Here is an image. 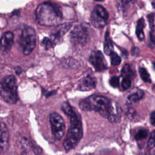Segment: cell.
Returning a JSON list of instances; mask_svg holds the SVG:
<instances>
[{"label":"cell","instance_id":"d6986e66","mask_svg":"<svg viewBox=\"0 0 155 155\" xmlns=\"http://www.w3.org/2000/svg\"><path fill=\"white\" fill-rule=\"evenodd\" d=\"M110 56L111 64L113 66H117L120 64L121 59L117 53H116L115 52H113L110 54Z\"/></svg>","mask_w":155,"mask_h":155},{"label":"cell","instance_id":"5b68a950","mask_svg":"<svg viewBox=\"0 0 155 155\" xmlns=\"http://www.w3.org/2000/svg\"><path fill=\"white\" fill-rule=\"evenodd\" d=\"M36 42L35 30L29 26H24L19 35L18 43L25 55L30 54L35 47Z\"/></svg>","mask_w":155,"mask_h":155},{"label":"cell","instance_id":"6da1fadb","mask_svg":"<svg viewBox=\"0 0 155 155\" xmlns=\"http://www.w3.org/2000/svg\"><path fill=\"white\" fill-rule=\"evenodd\" d=\"M79 107L83 111H95L111 122H117L121 117V109L110 99L101 95H92L82 99Z\"/></svg>","mask_w":155,"mask_h":155},{"label":"cell","instance_id":"cb8c5ba5","mask_svg":"<svg viewBox=\"0 0 155 155\" xmlns=\"http://www.w3.org/2000/svg\"><path fill=\"white\" fill-rule=\"evenodd\" d=\"M148 145L150 148H153L154 147V131H153L150 134V137L148 142Z\"/></svg>","mask_w":155,"mask_h":155},{"label":"cell","instance_id":"484cf974","mask_svg":"<svg viewBox=\"0 0 155 155\" xmlns=\"http://www.w3.org/2000/svg\"><path fill=\"white\" fill-rule=\"evenodd\" d=\"M154 121H155V115H154V111H153L150 115V122L153 125H154Z\"/></svg>","mask_w":155,"mask_h":155},{"label":"cell","instance_id":"e0dca14e","mask_svg":"<svg viewBox=\"0 0 155 155\" xmlns=\"http://www.w3.org/2000/svg\"><path fill=\"white\" fill-rule=\"evenodd\" d=\"M121 75L124 78L128 77L131 78V77L134 76V73L128 64H125L121 70Z\"/></svg>","mask_w":155,"mask_h":155},{"label":"cell","instance_id":"277c9868","mask_svg":"<svg viewBox=\"0 0 155 155\" xmlns=\"http://www.w3.org/2000/svg\"><path fill=\"white\" fill-rule=\"evenodd\" d=\"M0 95L4 101L14 104L18 101L16 78L13 75L5 76L0 82Z\"/></svg>","mask_w":155,"mask_h":155},{"label":"cell","instance_id":"44dd1931","mask_svg":"<svg viewBox=\"0 0 155 155\" xmlns=\"http://www.w3.org/2000/svg\"><path fill=\"white\" fill-rule=\"evenodd\" d=\"M131 85V79L128 77H124L121 83V87L123 90H127Z\"/></svg>","mask_w":155,"mask_h":155},{"label":"cell","instance_id":"ac0fdd59","mask_svg":"<svg viewBox=\"0 0 155 155\" xmlns=\"http://www.w3.org/2000/svg\"><path fill=\"white\" fill-rule=\"evenodd\" d=\"M139 73L141 79L145 82H151V78L150 74L147 70L143 67H139Z\"/></svg>","mask_w":155,"mask_h":155},{"label":"cell","instance_id":"9c48e42d","mask_svg":"<svg viewBox=\"0 0 155 155\" xmlns=\"http://www.w3.org/2000/svg\"><path fill=\"white\" fill-rule=\"evenodd\" d=\"M89 62L96 71H97L105 70L107 67V63L105 58L102 53L99 50L91 51L89 57Z\"/></svg>","mask_w":155,"mask_h":155},{"label":"cell","instance_id":"4316f807","mask_svg":"<svg viewBox=\"0 0 155 155\" xmlns=\"http://www.w3.org/2000/svg\"><path fill=\"white\" fill-rule=\"evenodd\" d=\"M94 1H98V2H102V1H103L104 0H94Z\"/></svg>","mask_w":155,"mask_h":155},{"label":"cell","instance_id":"52a82bcc","mask_svg":"<svg viewBox=\"0 0 155 155\" xmlns=\"http://www.w3.org/2000/svg\"><path fill=\"white\" fill-rule=\"evenodd\" d=\"M108 18L107 11L102 5H96L91 13L90 21L91 25L95 28H102L106 24Z\"/></svg>","mask_w":155,"mask_h":155},{"label":"cell","instance_id":"d4e9b609","mask_svg":"<svg viewBox=\"0 0 155 155\" xmlns=\"http://www.w3.org/2000/svg\"><path fill=\"white\" fill-rule=\"evenodd\" d=\"M148 19L150 23V28H151V31H154V16L153 13H151L148 15Z\"/></svg>","mask_w":155,"mask_h":155},{"label":"cell","instance_id":"7a4b0ae2","mask_svg":"<svg viewBox=\"0 0 155 155\" xmlns=\"http://www.w3.org/2000/svg\"><path fill=\"white\" fill-rule=\"evenodd\" d=\"M64 113L69 116L70 126L67 136L64 139L63 145L66 150L74 148L82 137V126L79 114L67 102L62 105Z\"/></svg>","mask_w":155,"mask_h":155},{"label":"cell","instance_id":"7c38bea8","mask_svg":"<svg viewBox=\"0 0 155 155\" xmlns=\"http://www.w3.org/2000/svg\"><path fill=\"white\" fill-rule=\"evenodd\" d=\"M96 84V79L91 76H88L82 78L79 82L78 85V90L82 91H90L94 88Z\"/></svg>","mask_w":155,"mask_h":155},{"label":"cell","instance_id":"ba28073f","mask_svg":"<svg viewBox=\"0 0 155 155\" xmlns=\"http://www.w3.org/2000/svg\"><path fill=\"white\" fill-rule=\"evenodd\" d=\"M88 37V31L82 24L76 25L70 34L71 42L75 45L82 46L86 44Z\"/></svg>","mask_w":155,"mask_h":155},{"label":"cell","instance_id":"ffe728a7","mask_svg":"<svg viewBox=\"0 0 155 155\" xmlns=\"http://www.w3.org/2000/svg\"><path fill=\"white\" fill-rule=\"evenodd\" d=\"M41 44H42V46L45 49H46V50L50 49V48L53 47V45H54V43L52 42V41H51L50 39H49V38H47V37L44 38L42 39V42H41Z\"/></svg>","mask_w":155,"mask_h":155},{"label":"cell","instance_id":"8992f818","mask_svg":"<svg viewBox=\"0 0 155 155\" xmlns=\"http://www.w3.org/2000/svg\"><path fill=\"white\" fill-rule=\"evenodd\" d=\"M51 133L56 140H60L64 134L65 125L63 118L56 113L50 114L49 117Z\"/></svg>","mask_w":155,"mask_h":155},{"label":"cell","instance_id":"2e32d148","mask_svg":"<svg viewBox=\"0 0 155 155\" xmlns=\"http://www.w3.org/2000/svg\"><path fill=\"white\" fill-rule=\"evenodd\" d=\"M145 26V21L143 18H140L138 20L137 25H136V33L138 38V39L140 41H142L144 39L145 35L143 33V28Z\"/></svg>","mask_w":155,"mask_h":155},{"label":"cell","instance_id":"7402d4cb","mask_svg":"<svg viewBox=\"0 0 155 155\" xmlns=\"http://www.w3.org/2000/svg\"><path fill=\"white\" fill-rule=\"evenodd\" d=\"M148 135V132L145 130H140L137 134L135 135V139L137 140H142L147 137Z\"/></svg>","mask_w":155,"mask_h":155},{"label":"cell","instance_id":"3957f363","mask_svg":"<svg viewBox=\"0 0 155 155\" xmlns=\"http://www.w3.org/2000/svg\"><path fill=\"white\" fill-rule=\"evenodd\" d=\"M35 15L39 24L48 27L58 25L62 19L59 8L48 2L39 4L36 9Z\"/></svg>","mask_w":155,"mask_h":155},{"label":"cell","instance_id":"9a60e30c","mask_svg":"<svg viewBox=\"0 0 155 155\" xmlns=\"http://www.w3.org/2000/svg\"><path fill=\"white\" fill-rule=\"evenodd\" d=\"M104 53L110 55L111 53L114 52L113 51V45L112 43L111 39L110 38L109 36V33L107 31L105 33V41H104Z\"/></svg>","mask_w":155,"mask_h":155},{"label":"cell","instance_id":"4fadbf2b","mask_svg":"<svg viewBox=\"0 0 155 155\" xmlns=\"http://www.w3.org/2000/svg\"><path fill=\"white\" fill-rule=\"evenodd\" d=\"M9 143V134L5 124L0 122V153L5 151Z\"/></svg>","mask_w":155,"mask_h":155},{"label":"cell","instance_id":"8fae6325","mask_svg":"<svg viewBox=\"0 0 155 155\" xmlns=\"http://www.w3.org/2000/svg\"><path fill=\"white\" fill-rule=\"evenodd\" d=\"M14 35L12 32L8 31L5 32L0 40V50L4 54L8 53L13 44Z\"/></svg>","mask_w":155,"mask_h":155},{"label":"cell","instance_id":"5bb4252c","mask_svg":"<svg viewBox=\"0 0 155 155\" xmlns=\"http://www.w3.org/2000/svg\"><path fill=\"white\" fill-rule=\"evenodd\" d=\"M144 93L142 90L136 89L131 93L127 98V103L131 104L140 101L143 96Z\"/></svg>","mask_w":155,"mask_h":155},{"label":"cell","instance_id":"603a6c76","mask_svg":"<svg viewBox=\"0 0 155 155\" xmlns=\"http://www.w3.org/2000/svg\"><path fill=\"white\" fill-rule=\"evenodd\" d=\"M109 83L113 87H117L119 85V78L117 76H113L110 79Z\"/></svg>","mask_w":155,"mask_h":155},{"label":"cell","instance_id":"30bf717a","mask_svg":"<svg viewBox=\"0 0 155 155\" xmlns=\"http://www.w3.org/2000/svg\"><path fill=\"white\" fill-rule=\"evenodd\" d=\"M71 27V23H64L56 26L50 33V39L56 44L62 38L64 35L69 30Z\"/></svg>","mask_w":155,"mask_h":155}]
</instances>
